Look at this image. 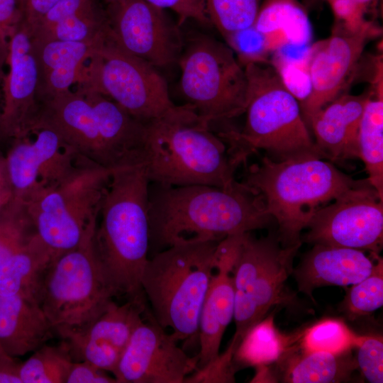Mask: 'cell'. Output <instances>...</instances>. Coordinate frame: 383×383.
<instances>
[{"instance_id": "1", "label": "cell", "mask_w": 383, "mask_h": 383, "mask_svg": "<svg viewBox=\"0 0 383 383\" xmlns=\"http://www.w3.org/2000/svg\"><path fill=\"white\" fill-rule=\"evenodd\" d=\"M148 219L152 255L173 245L219 241L273 220L261 196L241 182L229 189L150 182Z\"/></svg>"}, {"instance_id": "2", "label": "cell", "mask_w": 383, "mask_h": 383, "mask_svg": "<svg viewBox=\"0 0 383 383\" xmlns=\"http://www.w3.org/2000/svg\"><path fill=\"white\" fill-rule=\"evenodd\" d=\"M149 184L142 164L113 169L101 200L92 245L114 297L143 293L141 278L149 259Z\"/></svg>"}, {"instance_id": "3", "label": "cell", "mask_w": 383, "mask_h": 383, "mask_svg": "<svg viewBox=\"0 0 383 383\" xmlns=\"http://www.w3.org/2000/svg\"><path fill=\"white\" fill-rule=\"evenodd\" d=\"M145 126L141 164L150 183L223 189L237 184L228 145L189 105L175 106Z\"/></svg>"}, {"instance_id": "4", "label": "cell", "mask_w": 383, "mask_h": 383, "mask_svg": "<svg viewBox=\"0 0 383 383\" xmlns=\"http://www.w3.org/2000/svg\"><path fill=\"white\" fill-rule=\"evenodd\" d=\"M248 81L245 126L218 135L228 147L233 164L245 165L248 157L264 150L280 162L305 157L326 159L312 139L296 97L269 60L243 66Z\"/></svg>"}, {"instance_id": "5", "label": "cell", "mask_w": 383, "mask_h": 383, "mask_svg": "<svg viewBox=\"0 0 383 383\" xmlns=\"http://www.w3.org/2000/svg\"><path fill=\"white\" fill-rule=\"evenodd\" d=\"M241 182L261 196L284 246L301 245V233L318 210L370 183L353 179L322 158L276 162L267 156L247 167Z\"/></svg>"}, {"instance_id": "6", "label": "cell", "mask_w": 383, "mask_h": 383, "mask_svg": "<svg viewBox=\"0 0 383 383\" xmlns=\"http://www.w3.org/2000/svg\"><path fill=\"white\" fill-rule=\"evenodd\" d=\"M218 241L177 245L150 256L141 278L152 318L178 340L198 333L201 309L214 273Z\"/></svg>"}, {"instance_id": "7", "label": "cell", "mask_w": 383, "mask_h": 383, "mask_svg": "<svg viewBox=\"0 0 383 383\" xmlns=\"http://www.w3.org/2000/svg\"><path fill=\"white\" fill-rule=\"evenodd\" d=\"M77 163L66 179L40 187L23 201L38 237L55 257L77 247L95 228L113 170L82 157Z\"/></svg>"}, {"instance_id": "8", "label": "cell", "mask_w": 383, "mask_h": 383, "mask_svg": "<svg viewBox=\"0 0 383 383\" xmlns=\"http://www.w3.org/2000/svg\"><path fill=\"white\" fill-rule=\"evenodd\" d=\"M178 63L185 104L211 125L245 113V71L226 43L205 34L190 36L184 42Z\"/></svg>"}, {"instance_id": "9", "label": "cell", "mask_w": 383, "mask_h": 383, "mask_svg": "<svg viewBox=\"0 0 383 383\" xmlns=\"http://www.w3.org/2000/svg\"><path fill=\"white\" fill-rule=\"evenodd\" d=\"M94 229L55 257L44 279L39 304L60 338L87 326L114 297L94 254Z\"/></svg>"}, {"instance_id": "10", "label": "cell", "mask_w": 383, "mask_h": 383, "mask_svg": "<svg viewBox=\"0 0 383 383\" xmlns=\"http://www.w3.org/2000/svg\"><path fill=\"white\" fill-rule=\"evenodd\" d=\"M300 246H284L278 236L257 238L250 232L244 233L232 270L235 323L232 341L237 346L272 306L290 302L285 283Z\"/></svg>"}, {"instance_id": "11", "label": "cell", "mask_w": 383, "mask_h": 383, "mask_svg": "<svg viewBox=\"0 0 383 383\" xmlns=\"http://www.w3.org/2000/svg\"><path fill=\"white\" fill-rule=\"evenodd\" d=\"M77 84L112 99L144 123L176 106L156 67L121 49L109 30Z\"/></svg>"}, {"instance_id": "12", "label": "cell", "mask_w": 383, "mask_h": 383, "mask_svg": "<svg viewBox=\"0 0 383 383\" xmlns=\"http://www.w3.org/2000/svg\"><path fill=\"white\" fill-rule=\"evenodd\" d=\"M303 240L368 251L379 257L383 244V199L368 184L318 210Z\"/></svg>"}, {"instance_id": "13", "label": "cell", "mask_w": 383, "mask_h": 383, "mask_svg": "<svg viewBox=\"0 0 383 383\" xmlns=\"http://www.w3.org/2000/svg\"><path fill=\"white\" fill-rule=\"evenodd\" d=\"M109 34L124 51L155 67L178 62L184 40L178 24L165 10L144 0L107 6Z\"/></svg>"}, {"instance_id": "14", "label": "cell", "mask_w": 383, "mask_h": 383, "mask_svg": "<svg viewBox=\"0 0 383 383\" xmlns=\"http://www.w3.org/2000/svg\"><path fill=\"white\" fill-rule=\"evenodd\" d=\"M136 327L113 372L118 383H183L197 369L171 333L153 318Z\"/></svg>"}, {"instance_id": "15", "label": "cell", "mask_w": 383, "mask_h": 383, "mask_svg": "<svg viewBox=\"0 0 383 383\" xmlns=\"http://www.w3.org/2000/svg\"><path fill=\"white\" fill-rule=\"evenodd\" d=\"M378 32V28L368 21L355 31L340 23L329 38L310 47L311 90L300 104L306 124L315 113L340 95L365 47Z\"/></svg>"}, {"instance_id": "16", "label": "cell", "mask_w": 383, "mask_h": 383, "mask_svg": "<svg viewBox=\"0 0 383 383\" xmlns=\"http://www.w3.org/2000/svg\"><path fill=\"white\" fill-rule=\"evenodd\" d=\"M6 65L9 72L1 87V138H27L33 131L38 113L39 72L32 38L22 18L10 38Z\"/></svg>"}, {"instance_id": "17", "label": "cell", "mask_w": 383, "mask_h": 383, "mask_svg": "<svg viewBox=\"0 0 383 383\" xmlns=\"http://www.w3.org/2000/svg\"><path fill=\"white\" fill-rule=\"evenodd\" d=\"M145 312L144 293L127 299L122 304L112 300L87 326L61 339L74 362L87 361L113 374Z\"/></svg>"}, {"instance_id": "18", "label": "cell", "mask_w": 383, "mask_h": 383, "mask_svg": "<svg viewBox=\"0 0 383 383\" xmlns=\"http://www.w3.org/2000/svg\"><path fill=\"white\" fill-rule=\"evenodd\" d=\"M34 140H13L5 155L12 196L26 201L41 186L59 183L77 167L78 155L53 131L40 129Z\"/></svg>"}, {"instance_id": "19", "label": "cell", "mask_w": 383, "mask_h": 383, "mask_svg": "<svg viewBox=\"0 0 383 383\" xmlns=\"http://www.w3.org/2000/svg\"><path fill=\"white\" fill-rule=\"evenodd\" d=\"M38 102L32 133L50 129L78 156L111 169L94 111L80 91L69 89L42 96Z\"/></svg>"}, {"instance_id": "20", "label": "cell", "mask_w": 383, "mask_h": 383, "mask_svg": "<svg viewBox=\"0 0 383 383\" xmlns=\"http://www.w3.org/2000/svg\"><path fill=\"white\" fill-rule=\"evenodd\" d=\"M378 258L369 257L360 250L316 244L292 274L299 291L312 298L316 288L347 287L364 279L370 274Z\"/></svg>"}, {"instance_id": "21", "label": "cell", "mask_w": 383, "mask_h": 383, "mask_svg": "<svg viewBox=\"0 0 383 383\" xmlns=\"http://www.w3.org/2000/svg\"><path fill=\"white\" fill-rule=\"evenodd\" d=\"M370 95L341 94L307 122L315 143L330 162L359 158L358 136L365 104Z\"/></svg>"}, {"instance_id": "22", "label": "cell", "mask_w": 383, "mask_h": 383, "mask_svg": "<svg viewBox=\"0 0 383 383\" xmlns=\"http://www.w3.org/2000/svg\"><path fill=\"white\" fill-rule=\"evenodd\" d=\"M77 90L92 107L111 169L141 164L145 123L96 91L82 87Z\"/></svg>"}, {"instance_id": "23", "label": "cell", "mask_w": 383, "mask_h": 383, "mask_svg": "<svg viewBox=\"0 0 383 383\" xmlns=\"http://www.w3.org/2000/svg\"><path fill=\"white\" fill-rule=\"evenodd\" d=\"M104 37L93 42L32 38L39 72L38 99L69 90L78 84L86 62L95 54Z\"/></svg>"}, {"instance_id": "24", "label": "cell", "mask_w": 383, "mask_h": 383, "mask_svg": "<svg viewBox=\"0 0 383 383\" xmlns=\"http://www.w3.org/2000/svg\"><path fill=\"white\" fill-rule=\"evenodd\" d=\"M54 333L38 302L0 296V350L13 357L22 356L45 344Z\"/></svg>"}, {"instance_id": "25", "label": "cell", "mask_w": 383, "mask_h": 383, "mask_svg": "<svg viewBox=\"0 0 383 383\" xmlns=\"http://www.w3.org/2000/svg\"><path fill=\"white\" fill-rule=\"evenodd\" d=\"M108 29L106 11L96 0H59L30 33L34 40L93 42Z\"/></svg>"}, {"instance_id": "26", "label": "cell", "mask_w": 383, "mask_h": 383, "mask_svg": "<svg viewBox=\"0 0 383 383\" xmlns=\"http://www.w3.org/2000/svg\"><path fill=\"white\" fill-rule=\"evenodd\" d=\"M233 265V262H221L215 266L199 315L197 369L218 356L224 332L234 318Z\"/></svg>"}, {"instance_id": "27", "label": "cell", "mask_w": 383, "mask_h": 383, "mask_svg": "<svg viewBox=\"0 0 383 383\" xmlns=\"http://www.w3.org/2000/svg\"><path fill=\"white\" fill-rule=\"evenodd\" d=\"M253 26L268 52L308 47L312 37L308 16L297 0H262Z\"/></svg>"}, {"instance_id": "28", "label": "cell", "mask_w": 383, "mask_h": 383, "mask_svg": "<svg viewBox=\"0 0 383 383\" xmlns=\"http://www.w3.org/2000/svg\"><path fill=\"white\" fill-rule=\"evenodd\" d=\"M54 258L37 235L0 265V296H20L39 303L44 279Z\"/></svg>"}, {"instance_id": "29", "label": "cell", "mask_w": 383, "mask_h": 383, "mask_svg": "<svg viewBox=\"0 0 383 383\" xmlns=\"http://www.w3.org/2000/svg\"><path fill=\"white\" fill-rule=\"evenodd\" d=\"M282 380L289 383H334L346 381L357 369L351 351L343 354L305 352L296 343L277 362Z\"/></svg>"}, {"instance_id": "30", "label": "cell", "mask_w": 383, "mask_h": 383, "mask_svg": "<svg viewBox=\"0 0 383 383\" xmlns=\"http://www.w3.org/2000/svg\"><path fill=\"white\" fill-rule=\"evenodd\" d=\"M295 341L296 333L287 335L280 332L271 313L255 324L240 341L233 355L235 367L257 368L277 363Z\"/></svg>"}, {"instance_id": "31", "label": "cell", "mask_w": 383, "mask_h": 383, "mask_svg": "<svg viewBox=\"0 0 383 383\" xmlns=\"http://www.w3.org/2000/svg\"><path fill=\"white\" fill-rule=\"evenodd\" d=\"M358 151L368 181L383 199V99L378 94L367 100L358 136Z\"/></svg>"}, {"instance_id": "32", "label": "cell", "mask_w": 383, "mask_h": 383, "mask_svg": "<svg viewBox=\"0 0 383 383\" xmlns=\"http://www.w3.org/2000/svg\"><path fill=\"white\" fill-rule=\"evenodd\" d=\"M359 338L343 320L326 318L296 333V345L305 352L339 355L354 350Z\"/></svg>"}, {"instance_id": "33", "label": "cell", "mask_w": 383, "mask_h": 383, "mask_svg": "<svg viewBox=\"0 0 383 383\" xmlns=\"http://www.w3.org/2000/svg\"><path fill=\"white\" fill-rule=\"evenodd\" d=\"M74 360L66 344L46 343L33 352L20 367L22 383H66Z\"/></svg>"}, {"instance_id": "34", "label": "cell", "mask_w": 383, "mask_h": 383, "mask_svg": "<svg viewBox=\"0 0 383 383\" xmlns=\"http://www.w3.org/2000/svg\"><path fill=\"white\" fill-rule=\"evenodd\" d=\"M38 235L25 202L11 196L0 205V265Z\"/></svg>"}, {"instance_id": "35", "label": "cell", "mask_w": 383, "mask_h": 383, "mask_svg": "<svg viewBox=\"0 0 383 383\" xmlns=\"http://www.w3.org/2000/svg\"><path fill=\"white\" fill-rule=\"evenodd\" d=\"M262 0H204L211 22L226 38L253 26Z\"/></svg>"}, {"instance_id": "36", "label": "cell", "mask_w": 383, "mask_h": 383, "mask_svg": "<svg viewBox=\"0 0 383 383\" xmlns=\"http://www.w3.org/2000/svg\"><path fill=\"white\" fill-rule=\"evenodd\" d=\"M383 305V260L379 257L370 275L352 285L342 303L351 318L368 315Z\"/></svg>"}, {"instance_id": "37", "label": "cell", "mask_w": 383, "mask_h": 383, "mask_svg": "<svg viewBox=\"0 0 383 383\" xmlns=\"http://www.w3.org/2000/svg\"><path fill=\"white\" fill-rule=\"evenodd\" d=\"M309 54L310 47L296 57H291L285 50H280L274 52L273 60L270 61L299 104L307 98L311 90Z\"/></svg>"}, {"instance_id": "38", "label": "cell", "mask_w": 383, "mask_h": 383, "mask_svg": "<svg viewBox=\"0 0 383 383\" xmlns=\"http://www.w3.org/2000/svg\"><path fill=\"white\" fill-rule=\"evenodd\" d=\"M357 367L371 383L383 382V339L381 335H360L354 348Z\"/></svg>"}, {"instance_id": "39", "label": "cell", "mask_w": 383, "mask_h": 383, "mask_svg": "<svg viewBox=\"0 0 383 383\" xmlns=\"http://www.w3.org/2000/svg\"><path fill=\"white\" fill-rule=\"evenodd\" d=\"M224 39L243 67L248 62L267 60L268 51L265 39L253 26Z\"/></svg>"}, {"instance_id": "40", "label": "cell", "mask_w": 383, "mask_h": 383, "mask_svg": "<svg viewBox=\"0 0 383 383\" xmlns=\"http://www.w3.org/2000/svg\"><path fill=\"white\" fill-rule=\"evenodd\" d=\"M236 346L231 342L227 350L207 365L196 370L184 382H234L233 355Z\"/></svg>"}, {"instance_id": "41", "label": "cell", "mask_w": 383, "mask_h": 383, "mask_svg": "<svg viewBox=\"0 0 383 383\" xmlns=\"http://www.w3.org/2000/svg\"><path fill=\"white\" fill-rule=\"evenodd\" d=\"M21 18L19 0H0V88L6 74L10 38Z\"/></svg>"}, {"instance_id": "42", "label": "cell", "mask_w": 383, "mask_h": 383, "mask_svg": "<svg viewBox=\"0 0 383 383\" xmlns=\"http://www.w3.org/2000/svg\"><path fill=\"white\" fill-rule=\"evenodd\" d=\"M162 9H170L177 13L180 26L188 19L209 25L204 0H144Z\"/></svg>"}, {"instance_id": "43", "label": "cell", "mask_w": 383, "mask_h": 383, "mask_svg": "<svg viewBox=\"0 0 383 383\" xmlns=\"http://www.w3.org/2000/svg\"><path fill=\"white\" fill-rule=\"evenodd\" d=\"M66 383H118L114 377L87 361L73 362Z\"/></svg>"}, {"instance_id": "44", "label": "cell", "mask_w": 383, "mask_h": 383, "mask_svg": "<svg viewBox=\"0 0 383 383\" xmlns=\"http://www.w3.org/2000/svg\"><path fill=\"white\" fill-rule=\"evenodd\" d=\"M336 18L346 29L355 31L366 22L355 0H328Z\"/></svg>"}, {"instance_id": "45", "label": "cell", "mask_w": 383, "mask_h": 383, "mask_svg": "<svg viewBox=\"0 0 383 383\" xmlns=\"http://www.w3.org/2000/svg\"><path fill=\"white\" fill-rule=\"evenodd\" d=\"M59 0H19L21 18L30 31Z\"/></svg>"}, {"instance_id": "46", "label": "cell", "mask_w": 383, "mask_h": 383, "mask_svg": "<svg viewBox=\"0 0 383 383\" xmlns=\"http://www.w3.org/2000/svg\"><path fill=\"white\" fill-rule=\"evenodd\" d=\"M21 365L15 357L0 350V383H22L19 373Z\"/></svg>"}, {"instance_id": "47", "label": "cell", "mask_w": 383, "mask_h": 383, "mask_svg": "<svg viewBox=\"0 0 383 383\" xmlns=\"http://www.w3.org/2000/svg\"><path fill=\"white\" fill-rule=\"evenodd\" d=\"M6 157L0 153V197H11Z\"/></svg>"}, {"instance_id": "48", "label": "cell", "mask_w": 383, "mask_h": 383, "mask_svg": "<svg viewBox=\"0 0 383 383\" xmlns=\"http://www.w3.org/2000/svg\"><path fill=\"white\" fill-rule=\"evenodd\" d=\"M355 1L359 10L365 14V12L370 4L372 0H355Z\"/></svg>"}, {"instance_id": "49", "label": "cell", "mask_w": 383, "mask_h": 383, "mask_svg": "<svg viewBox=\"0 0 383 383\" xmlns=\"http://www.w3.org/2000/svg\"><path fill=\"white\" fill-rule=\"evenodd\" d=\"M122 1H123V0H104L106 4H107V6L116 5V4L121 2Z\"/></svg>"}, {"instance_id": "50", "label": "cell", "mask_w": 383, "mask_h": 383, "mask_svg": "<svg viewBox=\"0 0 383 383\" xmlns=\"http://www.w3.org/2000/svg\"><path fill=\"white\" fill-rule=\"evenodd\" d=\"M11 197H0V205L6 202Z\"/></svg>"}, {"instance_id": "51", "label": "cell", "mask_w": 383, "mask_h": 383, "mask_svg": "<svg viewBox=\"0 0 383 383\" xmlns=\"http://www.w3.org/2000/svg\"><path fill=\"white\" fill-rule=\"evenodd\" d=\"M0 139L1 140V135H0Z\"/></svg>"}]
</instances>
